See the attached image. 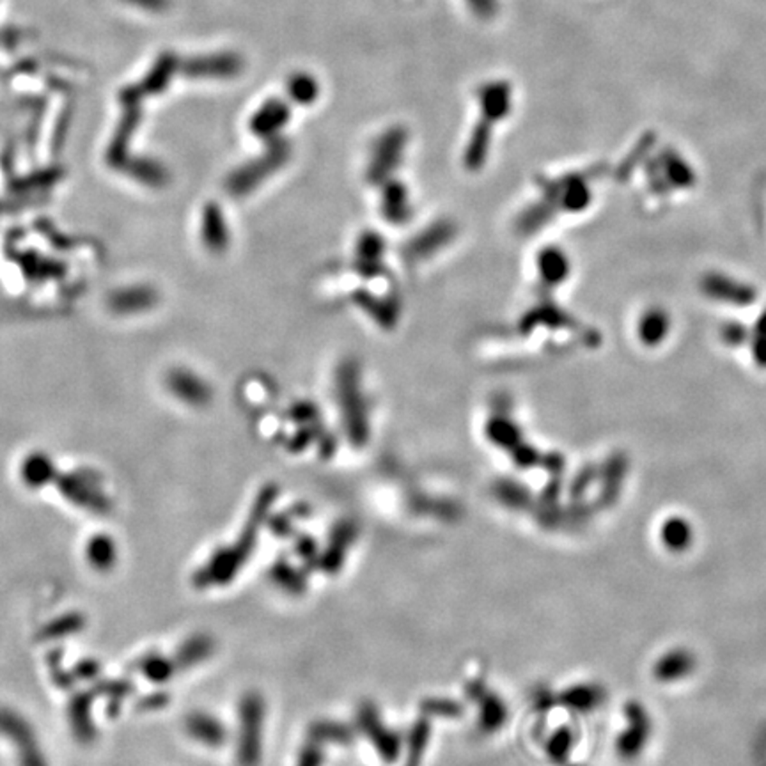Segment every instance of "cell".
<instances>
[{"label": "cell", "mask_w": 766, "mask_h": 766, "mask_svg": "<svg viewBox=\"0 0 766 766\" xmlns=\"http://www.w3.org/2000/svg\"><path fill=\"white\" fill-rule=\"evenodd\" d=\"M467 694L472 701L479 705V725L487 733H496L507 721V706L504 701L487 688V685L479 679L470 681L467 685Z\"/></svg>", "instance_id": "cell-11"}, {"label": "cell", "mask_w": 766, "mask_h": 766, "mask_svg": "<svg viewBox=\"0 0 766 766\" xmlns=\"http://www.w3.org/2000/svg\"><path fill=\"white\" fill-rule=\"evenodd\" d=\"M323 761H325V754H323L321 743L309 740L300 751L297 766H323Z\"/></svg>", "instance_id": "cell-43"}, {"label": "cell", "mask_w": 766, "mask_h": 766, "mask_svg": "<svg viewBox=\"0 0 766 766\" xmlns=\"http://www.w3.org/2000/svg\"><path fill=\"white\" fill-rule=\"evenodd\" d=\"M238 745L236 760L240 766H260L263 758L265 701L258 692H249L238 708Z\"/></svg>", "instance_id": "cell-3"}, {"label": "cell", "mask_w": 766, "mask_h": 766, "mask_svg": "<svg viewBox=\"0 0 766 766\" xmlns=\"http://www.w3.org/2000/svg\"><path fill=\"white\" fill-rule=\"evenodd\" d=\"M279 496V487L277 485H267L260 496L256 498L251 515L245 522V527L241 531V534L238 536V540L231 546L219 548L192 577L194 586L199 589H206V587L226 586L229 584L238 572L243 568V564L247 563V559L251 557L260 531L263 527V524L269 518L271 506L275 504Z\"/></svg>", "instance_id": "cell-1"}, {"label": "cell", "mask_w": 766, "mask_h": 766, "mask_svg": "<svg viewBox=\"0 0 766 766\" xmlns=\"http://www.w3.org/2000/svg\"><path fill=\"white\" fill-rule=\"evenodd\" d=\"M291 119V107L280 98L267 99L251 118V132L267 142L279 138Z\"/></svg>", "instance_id": "cell-9"}, {"label": "cell", "mask_w": 766, "mask_h": 766, "mask_svg": "<svg viewBox=\"0 0 766 766\" xmlns=\"http://www.w3.org/2000/svg\"><path fill=\"white\" fill-rule=\"evenodd\" d=\"M169 703V697L164 694V692H158V694H149V695H146L140 703H138V708H142V710H160L162 706H165Z\"/></svg>", "instance_id": "cell-49"}, {"label": "cell", "mask_w": 766, "mask_h": 766, "mask_svg": "<svg viewBox=\"0 0 766 766\" xmlns=\"http://www.w3.org/2000/svg\"><path fill=\"white\" fill-rule=\"evenodd\" d=\"M357 533L359 529L352 520H341L334 525L328 544L317 559V564L325 573L334 575L343 568L350 546L357 540Z\"/></svg>", "instance_id": "cell-10"}, {"label": "cell", "mask_w": 766, "mask_h": 766, "mask_svg": "<svg viewBox=\"0 0 766 766\" xmlns=\"http://www.w3.org/2000/svg\"><path fill=\"white\" fill-rule=\"evenodd\" d=\"M289 153H291V146L286 138L279 137L267 142V151L260 158L249 162L229 178V184H227L229 190L234 195L249 194L261 181L267 180L277 169H280L288 162Z\"/></svg>", "instance_id": "cell-4"}, {"label": "cell", "mask_w": 766, "mask_h": 766, "mask_svg": "<svg viewBox=\"0 0 766 766\" xmlns=\"http://www.w3.org/2000/svg\"><path fill=\"white\" fill-rule=\"evenodd\" d=\"M496 496L507 507L522 509L529 504V492L515 481H500L496 485Z\"/></svg>", "instance_id": "cell-39"}, {"label": "cell", "mask_w": 766, "mask_h": 766, "mask_svg": "<svg viewBox=\"0 0 766 766\" xmlns=\"http://www.w3.org/2000/svg\"><path fill=\"white\" fill-rule=\"evenodd\" d=\"M99 664L98 662H94V660H82V662H79L77 666H75V669H73V675L75 677H80V679H94V677L99 675Z\"/></svg>", "instance_id": "cell-47"}, {"label": "cell", "mask_w": 766, "mask_h": 766, "mask_svg": "<svg viewBox=\"0 0 766 766\" xmlns=\"http://www.w3.org/2000/svg\"><path fill=\"white\" fill-rule=\"evenodd\" d=\"M243 62L236 53H219L213 57H206L197 61L192 66V71L201 77H217V79H229L241 71Z\"/></svg>", "instance_id": "cell-22"}, {"label": "cell", "mask_w": 766, "mask_h": 766, "mask_svg": "<svg viewBox=\"0 0 766 766\" xmlns=\"http://www.w3.org/2000/svg\"><path fill=\"white\" fill-rule=\"evenodd\" d=\"M134 692V685L127 679H109L96 685L94 694L109 701V715H118L123 701Z\"/></svg>", "instance_id": "cell-33"}, {"label": "cell", "mask_w": 766, "mask_h": 766, "mask_svg": "<svg viewBox=\"0 0 766 766\" xmlns=\"http://www.w3.org/2000/svg\"><path fill=\"white\" fill-rule=\"evenodd\" d=\"M603 697L605 694L600 686L579 685L563 694V703L568 708H573L577 712H591L594 706H598L603 701Z\"/></svg>", "instance_id": "cell-32"}, {"label": "cell", "mask_w": 766, "mask_h": 766, "mask_svg": "<svg viewBox=\"0 0 766 766\" xmlns=\"http://www.w3.org/2000/svg\"><path fill=\"white\" fill-rule=\"evenodd\" d=\"M167 387L178 400L188 405H206L212 400L210 385L186 369L171 371L167 376Z\"/></svg>", "instance_id": "cell-13"}, {"label": "cell", "mask_w": 766, "mask_h": 766, "mask_svg": "<svg viewBox=\"0 0 766 766\" xmlns=\"http://www.w3.org/2000/svg\"><path fill=\"white\" fill-rule=\"evenodd\" d=\"M383 252V241L376 232H365L359 240V258L364 267H373Z\"/></svg>", "instance_id": "cell-41"}, {"label": "cell", "mask_w": 766, "mask_h": 766, "mask_svg": "<svg viewBox=\"0 0 766 766\" xmlns=\"http://www.w3.org/2000/svg\"><path fill=\"white\" fill-rule=\"evenodd\" d=\"M451 226H433L413 240V243L410 245V254H413V258H426V254L444 247L451 240Z\"/></svg>", "instance_id": "cell-31"}, {"label": "cell", "mask_w": 766, "mask_h": 766, "mask_svg": "<svg viewBox=\"0 0 766 766\" xmlns=\"http://www.w3.org/2000/svg\"><path fill=\"white\" fill-rule=\"evenodd\" d=\"M297 553L306 561V563H316L317 559H319V553H317V544H316V541L313 538H309V536H302L300 540L297 541Z\"/></svg>", "instance_id": "cell-45"}, {"label": "cell", "mask_w": 766, "mask_h": 766, "mask_svg": "<svg viewBox=\"0 0 766 766\" xmlns=\"http://www.w3.org/2000/svg\"><path fill=\"white\" fill-rule=\"evenodd\" d=\"M309 740L317 743H334V745H348L354 740V731L346 723L334 721H317L309 729Z\"/></svg>", "instance_id": "cell-29"}, {"label": "cell", "mask_w": 766, "mask_h": 766, "mask_svg": "<svg viewBox=\"0 0 766 766\" xmlns=\"http://www.w3.org/2000/svg\"><path fill=\"white\" fill-rule=\"evenodd\" d=\"M86 627V618L80 612H68L53 621H50L43 630L40 631V637L43 640H55L62 638L73 633H79Z\"/></svg>", "instance_id": "cell-34"}, {"label": "cell", "mask_w": 766, "mask_h": 766, "mask_svg": "<svg viewBox=\"0 0 766 766\" xmlns=\"http://www.w3.org/2000/svg\"><path fill=\"white\" fill-rule=\"evenodd\" d=\"M134 669L153 683L169 681L178 673V667H176L173 657L169 658V657H164V655H158V653H147V655L140 657L137 660Z\"/></svg>", "instance_id": "cell-25"}, {"label": "cell", "mask_w": 766, "mask_h": 766, "mask_svg": "<svg viewBox=\"0 0 766 766\" xmlns=\"http://www.w3.org/2000/svg\"><path fill=\"white\" fill-rule=\"evenodd\" d=\"M92 699L94 692H79L68 705V719L73 736L80 743H90L96 740V725L92 721Z\"/></svg>", "instance_id": "cell-14"}, {"label": "cell", "mask_w": 766, "mask_h": 766, "mask_svg": "<svg viewBox=\"0 0 766 766\" xmlns=\"http://www.w3.org/2000/svg\"><path fill=\"white\" fill-rule=\"evenodd\" d=\"M662 541L673 550H683L692 540V529L683 518H671L662 527Z\"/></svg>", "instance_id": "cell-35"}, {"label": "cell", "mask_w": 766, "mask_h": 766, "mask_svg": "<svg viewBox=\"0 0 766 766\" xmlns=\"http://www.w3.org/2000/svg\"><path fill=\"white\" fill-rule=\"evenodd\" d=\"M270 579L275 586L295 596L302 594L307 587V579L304 572H300L298 568L291 566L288 561H282V559L271 566Z\"/></svg>", "instance_id": "cell-27"}, {"label": "cell", "mask_w": 766, "mask_h": 766, "mask_svg": "<svg viewBox=\"0 0 766 766\" xmlns=\"http://www.w3.org/2000/svg\"><path fill=\"white\" fill-rule=\"evenodd\" d=\"M86 557L96 572H109L118 563L116 541L107 534H96L86 546Z\"/></svg>", "instance_id": "cell-24"}, {"label": "cell", "mask_w": 766, "mask_h": 766, "mask_svg": "<svg viewBox=\"0 0 766 766\" xmlns=\"http://www.w3.org/2000/svg\"><path fill=\"white\" fill-rule=\"evenodd\" d=\"M430 736H431V723L428 721V717H422L411 725L406 738V758L403 766H421L430 743Z\"/></svg>", "instance_id": "cell-26"}, {"label": "cell", "mask_w": 766, "mask_h": 766, "mask_svg": "<svg viewBox=\"0 0 766 766\" xmlns=\"http://www.w3.org/2000/svg\"><path fill=\"white\" fill-rule=\"evenodd\" d=\"M55 476H57V470L52 459L42 452H34L27 456L22 463V479L29 488H42L45 485H50L53 483Z\"/></svg>", "instance_id": "cell-23"}, {"label": "cell", "mask_w": 766, "mask_h": 766, "mask_svg": "<svg viewBox=\"0 0 766 766\" xmlns=\"http://www.w3.org/2000/svg\"><path fill=\"white\" fill-rule=\"evenodd\" d=\"M213 651H215V640L210 635L199 633L186 638L181 644L178 651L173 655V660L178 671H183L208 660L213 655Z\"/></svg>", "instance_id": "cell-19"}, {"label": "cell", "mask_w": 766, "mask_h": 766, "mask_svg": "<svg viewBox=\"0 0 766 766\" xmlns=\"http://www.w3.org/2000/svg\"><path fill=\"white\" fill-rule=\"evenodd\" d=\"M48 666H50V673L52 679L59 688H71L75 683V675L68 669H64L62 666V653L61 651H52V655L48 657Z\"/></svg>", "instance_id": "cell-42"}, {"label": "cell", "mask_w": 766, "mask_h": 766, "mask_svg": "<svg viewBox=\"0 0 766 766\" xmlns=\"http://www.w3.org/2000/svg\"><path fill=\"white\" fill-rule=\"evenodd\" d=\"M382 215L392 224H403L410 217L408 192L403 183L389 181L382 192Z\"/></svg>", "instance_id": "cell-21"}, {"label": "cell", "mask_w": 766, "mask_h": 766, "mask_svg": "<svg viewBox=\"0 0 766 766\" xmlns=\"http://www.w3.org/2000/svg\"><path fill=\"white\" fill-rule=\"evenodd\" d=\"M0 734L16 747L18 765L50 766L33 723L18 712L0 708Z\"/></svg>", "instance_id": "cell-5"}, {"label": "cell", "mask_w": 766, "mask_h": 766, "mask_svg": "<svg viewBox=\"0 0 766 766\" xmlns=\"http://www.w3.org/2000/svg\"><path fill=\"white\" fill-rule=\"evenodd\" d=\"M487 435L496 446H500V448H513L518 442V437H516L513 424L509 426V422L496 419V417L488 422Z\"/></svg>", "instance_id": "cell-40"}, {"label": "cell", "mask_w": 766, "mask_h": 766, "mask_svg": "<svg viewBox=\"0 0 766 766\" xmlns=\"http://www.w3.org/2000/svg\"><path fill=\"white\" fill-rule=\"evenodd\" d=\"M269 527L277 536H288L293 531V525L286 515H275L269 520Z\"/></svg>", "instance_id": "cell-48"}, {"label": "cell", "mask_w": 766, "mask_h": 766, "mask_svg": "<svg viewBox=\"0 0 766 766\" xmlns=\"http://www.w3.org/2000/svg\"><path fill=\"white\" fill-rule=\"evenodd\" d=\"M422 714L428 717H444V719H456L463 714V706L458 701L446 699V697H430L421 703Z\"/></svg>", "instance_id": "cell-37"}, {"label": "cell", "mask_w": 766, "mask_h": 766, "mask_svg": "<svg viewBox=\"0 0 766 766\" xmlns=\"http://www.w3.org/2000/svg\"><path fill=\"white\" fill-rule=\"evenodd\" d=\"M492 127L494 125L483 118L474 127L463 153V162L467 169L479 171L485 165L490 153V146H492V132H494Z\"/></svg>", "instance_id": "cell-16"}, {"label": "cell", "mask_w": 766, "mask_h": 766, "mask_svg": "<svg viewBox=\"0 0 766 766\" xmlns=\"http://www.w3.org/2000/svg\"><path fill=\"white\" fill-rule=\"evenodd\" d=\"M467 5L470 7V11L481 18V20H490L496 16L498 11V2L496 0H465Z\"/></svg>", "instance_id": "cell-44"}, {"label": "cell", "mask_w": 766, "mask_h": 766, "mask_svg": "<svg viewBox=\"0 0 766 766\" xmlns=\"http://www.w3.org/2000/svg\"><path fill=\"white\" fill-rule=\"evenodd\" d=\"M184 729L195 742L206 747H221L226 743V725L210 714H204V712L190 714L184 721Z\"/></svg>", "instance_id": "cell-15"}, {"label": "cell", "mask_w": 766, "mask_h": 766, "mask_svg": "<svg viewBox=\"0 0 766 766\" xmlns=\"http://www.w3.org/2000/svg\"><path fill=\"white\" fill-rule=\"evenodd\" d=\"M359 729L367 736V740L376 749L378 756L385 763H394L402 754V736L387 727L378 714V708L373 703H364L359 708Z\"/></svg>", "instance_id": "cell-8"}, {"label": "cell", "mask_w": 766, "mask_h": 766, "mask_svg": "<svg viewBox=\"0 0 766 766\" xmlns=\"http://www.w3.org/2000/svg\"><path fill=\"white\" fill-rule=\"evenodd\" d=\"M406 144L408 132L405 127H391L378 137L367 167V180L374 184L389 180V176L403 160Z\"/></svg>", "instance_id": "cell-7"}, {"label": "cell", "mask_w": 766, "mask_h": 766, "mask_svg": "<svg viewBox=\"0 0 766 766\" xmlns=\"http://www.w3.org/2000/svg\"><path fill=\"white\" fill-rule=\"evenodd\" d=\"M155 302H156V293L146 286L121 289L114 293L109 300L110 309H114L119 315H136L153 307Z\"/></svg>", "instance_id": "cell-20"}, {"label": "cell", "mask_w": 766, "mask_h": 766, "mask_svg": "<svg viewBox=\"0 0 766 766\" xmlns=\"http://www.w3.org/2000/svg\"><path fill=\"white\" fill-rule=\"evenodd\" d=\"M573 733L570 727H561L553 733V736L550 738L548 745H546V754L553 763H564L566 758L570 756V751L573 747Z\"/></svg>", "instance_id": "cell-36"}, {"label": "cell", "mask_w": 766, "mask_h": 766, "mask_svg": "<svg viewBox=\"0 0 766 766\" xmlns=\"http://www.w3.org/2000/svg\"><path fill=\"white\" fill-rule=\"evenodd\" d=\"M53 483L71 504L88 509L94 515H109L112 509L110 498L103 494L99 478L90 470L55 476Z\"/></svg>", "instance_id": "cell-6"}, {"label": "cell", "mask_w": 766, "mask_h": 766, "mask_svg": "<svg viewBox=\"0 0 766 766\" xmlns=\"http://www.w3.org/2000/svg\"><path fill=\"white\" fill-rule=\"evenodd\" d=\"M128 173L136 180L146 183L147 186H164L169 180V175L165 173V169H162L158 164H153V162H134L132 167H128Z\"/></svg>", "instance_id": "cell-38"}, {"label": "cell", "mask_w": 766, "mask_h": 766, "mask_svg": "<svg viewBox=\"0 0 766 766\" xmlns=\"http://www.w3.org/2000/svg\"><path fill=\"white\" fill-rule=\"evenodd\" d=\"M337 396L343 408L345 430L352 446L362 448L369 437L367 411L362 396L359 367L354 362H346L337 373Z\"/></svg>", "instance_id": "cell-2"}, {"label": "cell", "mask_w": 766, "mask_h": 766, "mask_svg": "<svg viewBox=\"0 0 766 766\" xmlns=\"http://www.w3.org/2000/svg\"><path fill=\"white\" fill-rule=\"evenodd\" d=\"M286 90H288V96L293 103L311 105L319 96V84H317L315 75H311L307 71H297V73L289 75Z\"/></svg>", "instance_id": "cell-28"}, {"label": "cell", "mask_w": 766, "mask_h": 766, "mask_svg": "<svg viewBox=\"0 0 766 766\" xmlns=\"http://www.w3.org/2000/svg\"><path fill=\"white\" fill-rule=\"evenodd\" d=\"M627 715L630 719L631 727L627 733L621 734V738L618 742V749H619V754L621 756L631 758V756H635L642 749L644 742L648 740L649 721H648L644 710L640 706H637V705H630L629 706Z\"/></svg>", "instance_id": "cell-18"}, {"label": "cell", "mask_w": 766, "mask_h": 766, "mask_svg": "<svg viewBox=\"0 0 766 766\" xmlns=\"http://www.w3.org/2000/svg\"><path fill=\"white\" fill-rule=\"evenodd\" d=\"M57 180V173H43V175H38V176H34V178H25V180L20 181L16 186H13L14 190H20V192H24V190H33V188H40V186H46L45 183H52V181Z\"/></svg>", "instance_id": "cell-46"}, {"label": "cell", "mask_w": 766, "mask_h": 766, "mask_svg": "<svg viewBox=\"0 0 766 766\" xmlns=\"http://www.w3.org/2000/svg\"><path fill=\"white\" fill-rule=\"evenodd\" d=\"M203 241L212 252H224L229 245V229L219 204L210 203L203 212Z\"/></svg>", "instance_id": "cell-17"}, {"label": "cell", "mask_w": 766, "mask_h": 766, "mask_svg": "<svg viewBox=\"0 0 766 766\" xmlns=\"http://www.w3.org/2000/svg\"><path fill=\"white\" fill-rule=\"evenodd\" d=\"M481 118L496 125L507 118L513 107V88L506 80H492L479 88L478 92Z\"/></svg>", "instance_id": "cell-12"}, {"label": "cell", "mask_w": 766, "mask_h": 766, "mask_svg": "<svg viewBox=\"0 0 766 766\" xmlns=\"http://www.w3.org/2000/svg\"><path fill=\"white\" fill-rule=\"evenodd\" d=\"M694 667V657L688 651L677 649L666 655L655 667V676L662 681H673L688 675Z\"/></svg>", "instance_id": "cell-30"}]
</instances>
